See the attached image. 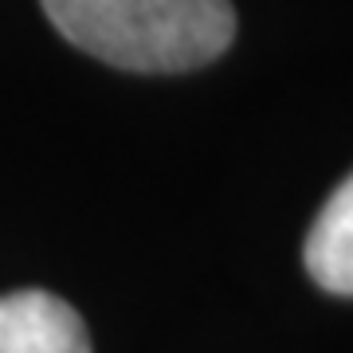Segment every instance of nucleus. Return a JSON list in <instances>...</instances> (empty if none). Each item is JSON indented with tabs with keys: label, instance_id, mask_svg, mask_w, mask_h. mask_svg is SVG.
I'll list each match as a JSON object with an SVG mask.
<instances>
[{
	"label": "nucleus",
	"instance_id": "f257e3e1",
	"mask_svg": "<svg viewBox=\"0 0 353 353\" xmlns=\"http://www.w3.org/2000/svg\"><path fill=\"white\" fill-rule=\"evenodd\" d=\"M63 39L126 71H192L236 36L232 0H43Z\"/></svg>",
	"mask_w": 353,
	"mask_h": 353
},
{
	"label": "nucleus",
	"instance_id": "f03ea898",
	"mask_svg": "<svg viewBox=\"0 0 353 353\" xmlns=\"http://www.w3.org/2000/svg\"><path fill=\"white\" fill-rule=\"evenodd\" d=\"M0 353H90L87 322L48 290L0 294Z\"/></svg>",
	"mask_w": 353,
	"mask_h": 353
},
{
	"label": "nucleus",
	"instance_id": "7ed1b4c3",
	"mask_svg": "<svg viewBox=\"0 0 353 353\" xmlns=\"http://www.w3.org/2000/svg\"><path fill=\"white\" fill-rule=\"evenodd\" d=\"M306 271L322 290L353 299V173L330 192L306 236Z\"/></svg>",
	"mask_w": 353,
	"mask_h": 353
}]
</instances>
